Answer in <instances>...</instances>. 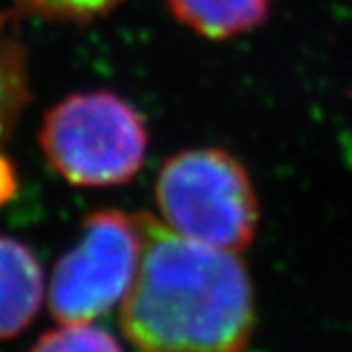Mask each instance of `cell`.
I'll list each match as a JSON object with an SVG mask.
<instances>
[{
  "label": "cell",
  "instance_id": "6da1fadb",
  "mask_svg": "<svg viewBox=\"0 0 352 352\" xmlns=\"http://www.w3.org/2000/svg\"><path fill=\"white\" fill-rule=\"evenodd\" d=\"M142 257L121 327L138 352H242L255 329L253 285L238 253L138 214Z\"/></svg>",
  "mask_w": 352,
  "mask_h": 352
},
{
  "label": "cell",
  "instance_id": "7a4b0ae2",
  "mask_svg": "<svg viewBox=\"0 0 352 352\" xmlns=\"http://www.w3.org/2000/svg\"><path fill=\"white\" fill-rule=\"evenodd\" d=\"M155 202L176 234L232 253L255 240L259 202L244 164L219 146L187 148L162 166Z\"/></svg>",
  "mask_w": 352,
  "mask_h": 352
},
{
  "label": "cell",
  "instance_id": "3957f363",
  "mask_svg": "<svg viewBox=\"0 0 352 352\" xmlns=\"http://www.w3.org/2000/svg\"><path fill=\"white\" fill-rule=\"evenodd\" d=\"M47 164L79 187H111L140 172L148 130L144 117L113 91L72 94L43 119L38 134Z\"/></svg>",
  "mask_w": 352,
  "mask_h": 352
},
{
  "label": "cell",
  "instance_id": "277c9868",
  "mask_svg": "<svg viewBox=\"0 0 352 352\" xmlns=\"http://www.w3.org/2000/svg\"><path fill=\"white\" fill-rule=\"evenodd\" d=\"M142 257L140 217L100 210L87 217L79 244L58 261L49 308L60 322H89L128 295Z\"/></svg>",
  "mask_w": 352,
  "mask_h": 352
},
{
  "label": "cell",
  "instance_id": "5b68a950",
  "mask_svg": "<svg viewBox=\"0 0 352 352\" xmlns=\"http://www.w3.org/2000/svg\"><path fill=\"white\" fill-rule=\"evenodd\" d=\"M41 299L43 274L34 255L21 242L0 238V340L30 324Z\"/></svg>",
  "mask_w": 352,
  "mask_h": 352
},
{
  "label": "cell",
  "instance_id": "8992f818",
  "mask_svg": "<svg viewBox=\"0 0 352 352\" xmlns=\"http://www.w3.org/2000/svg\"><path fill=\"white\" fill-rule=\"evenodd\" d=\"M183 26L210 41L253 32L270 17L274 0H164Z\"/></svg>",
  "mask_w": 352,
  "mask_h": 352
},
{
  "label": "cell",
  "instance_id": "52a82bcc",
  "mask_svg": "<svg viewBox=\"0 0 352 352\" xmlns=\"http://www.w3.org/2000/svg\"><path fill=\"white\" fill-rule=\"evenodd\" d=\"M28 98L26 54L17 41L0 36V138L11 132Z\"/></svg>",
  "mask_w": 352,
  "mask_h": 352
},
{
  "label": "cell",
  "instance_id": "ba28073f",
  "mask_svg": "<svg viewBox=\"0 0 352 352\" xmlns=\"http://www.w3.org/2000/svg\"><path fill=\"white\" fill-rule=\"evenodd\" d=\"M32 352H123L117 340L87 322H66V327L45 333Z\"/></svg>",
  "mask_w": 352,
  "mask_h": 352
},
{
  "label": "cell",
  "instance_id": "9c48e42d",
  "mask_svg": "<svg viewBox=\"0 0 352 352\" xmlns=\"http://www.w3.org/2000/svg\"><path fill=\"white\" fill-rule=\"evenodd\" d=\"M13 3L45 19L85 23L111 13L123 0H13Z\"/></svg>",
  "mask_w": 352,
  "mask_h": 352
},
{
  "label": "cell",
  "instance_id": "30bf717a",
  "mask_svg": "<svg viewBox=\"0 0 352 352\" xmlns=\"http://www.w3.org/2000/svg\"><path fill=\"white\" fill-rule=\"evenodd\" d=\"M17 191V176L7 157L0 155V206L11 202Z\"/></svg>",
  "mask_w": 352,
  "mask_h": 352
}]
</instances>
